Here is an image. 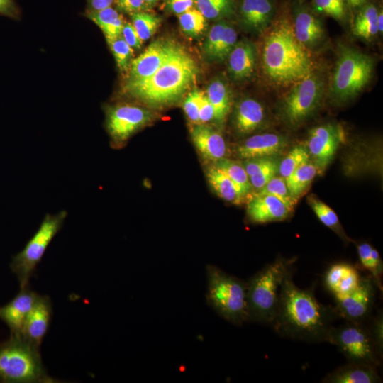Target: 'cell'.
Returning a JSON list of instances; mask_svg holds the SVG:
<instances>
[{
    "label": "cell",
    "mask_w": 383,
    "mask_h": 383,
    "mask_svg": "<svg viewBox=\"0 0 383 383\" xmlns=\"http://www.w3.org/2000/svg\"><path fill=\"white\" fill-rule=\"evenodd\" d=\"M52 316V307L50 297L39 294L21 335L33 345L40 348L49 330Z\"/></svg>",
    "instance_id": "e0dca14e"
},
{
    "label": "cell",
    "mask_w": 383,
    "mask_h": 383,
    "mask_svg": "<svg viewBox=\"0 0 383 383\" xmlns=\"http://www.w3.org/2000/svg\"><path fill=\"white\" fill-rule=\"evenodd\" d=\"M362 275L360 269L350 263L340 262L331 265L325 272L323 284L333 296L346 295L359 284Z\"/></svg>",
    "instance_id": "ac0fdd59"
},
{
    "label": "cell",
    "mask_w": 383,
    "mask_h": 383,
    "mask_svg": "<svg viewBox=\"0 0 383 383\" xmlns=\"http://www.w3.org/2000/svg\"><path fill=\"white\" fill-rule=\"evenodd\" d=\"M167 3L169 9L179 15L193 8L195 1L194 0H167Z\"/></svg>",
    "instance_id": "f907efd6"
},
{
    "label": "cell",
    "mask_w": 383,
    "mask_h": 383,
    "mask_svg": "<svg viewBox=\"0 0 383 383\" xmlns=\"http://www.w3.org/2000/svg\"><path fill=\"white\" fill-rule=\"evenodd\" d=\"M279 162H276L272 165L265 167L259 172L249 177L252 189L257 191L260 190L278 172Z\"/></svg>",
    "instance_id": "f6af8a7d"
},
{
    "label": "cell",
    "mask_w": 383,
    "mask_h": 383,
    "mask_svg": "<svg viewBox=\"0 0 383 383\" xmlns=\"http://www.w3.org/2000/svg\"><path fill=\"white\" fill-rule=\"evenodd\" d=\"M213 119H215L214 108L204 94L199 106V121L204 123Z\"/></svg>",
    "instance_id": "681fc988"
},
{
    "label": "cell",
    "mask_w": 383,
    "mask_h": 383,
    "mask_svg": "<svg viewBox=\"0 0 383 383\" xmlns=\"http://www.w3.org/2000/svg\"><path fill=\"white\" fill-rule=\"evenodd\" d=\"M263 70L277 85H292L313 72L310 55L296 39L292 25L282 20L265 38L262 49Z\"/></svg>",
    "instance_id": "3957f363"
},
{
    "label": "cell",
    "mask_w": 383,
    "mask_h": 383,
    "mask_svg": "<svg viewBox=\"0 0 383 383\" xmlns=\"http://www.w3.org/2000/svg\"><path fill=\"white\" fill-rule=\"evenodd\" d=\"M290 266V261L277 259L246 282L248 321L271 324L277 309L281 284L292 270Z\"/></svg>",
    "instance_id": "5b68a950"
},
{
    "label": "cell",
    "mask_w": 383,
    "mask_h": 383,
    "mask_svg": "<svg viewBox=\"0 0 383 383\" xmlns=\"http://www.w3.org/2000/svg\"><path fill=\"white\" fill-rule=\"evenodd\" d=\"M265 119L263 106L255 99H243L235 106L233 124L240 134H249L257 131L264 124Z\"/></svg>",
    "instance_id": "603a6c76"
},
{
    "label": "cell",
    "mask_w": 383,
    "mask_h": 383,
    "mask_svg": "<svg viewBox=\"0 0 383 383\" xmlns=\"http://www.w3.org/2000/svg\"><path fill=\"white\" fill-rule=\"evenodd\" d=\"M114 3L119 11L130 15L145 11L149 8L144 0H115Z\"/></svg>",
    "instance_id": "7dc6e473"
},
{
    "label": "cell",
    "mask_w": 383,
    "mask_h": 383,
    "mask_svg": "<svg viewBox=\"0 0 383 383\" xmlns=\"http://www.w3.org/2000/svg\"><path fill=\"white\" fill-rule=\"evenodd\" d=\"M237 33L235 28L227 23L221 41L214 52L213 60L223 61L237 43Z\"/></svg>",
    "instance_id": "60d3db41"
},
{
    "label": "cell",
    "mask_w": 383,
    "mask_h": 383,
    "mask_svg": "<svg viewBox=\"0 0 383 383\" xmlns=\"http://www.w3.org/2000/svg\"><path fill=\"white\" fill-rule=\"evenodd\" d=\"M287 145V139L284 136L273 133H265L246 139L237 147L236 154L242 160L275 156Z\"/></svg>",
    "instance_id": "d6986e66"
},
{
    "label": "cell",
    "mask_w": 383,
    "mask_h": 383,
    "mask_svg": "<svg viewBox=\"0 0 383 383\" xmlns=\"http://www.w3.org/2000/svg\"><path fill=\"white\" fill-rule=\"evenodd\" d=\"M198 65L187 50L177 44L174 49L150 77L125 84V94L152 106H163L178 100L194 84Z\"/></svg>",
    "instance_id": "7a4b0ae2"
},
{
    "label": "cell",
    "mask_w": 383,
    "mask_h": 383,
    "mask_svg": "<svg viewBox=\"0 0 383 383\" xmlns=\"http://www.w3.org/2000/svg\"><path fill=\"white\" fill-rule=\"evenodd\" d=\"M293 206L268 194H256L249 201L247 213L254 223H265L286 219Z\"/></svg>",
    "instance_id": "9a60e30c"
},
{
    "label": "cell",
    "mask_w": 383,
    "mask_h": 383,
    "mask_svg": "<svg viewBox=\"0 0 383 383\" xmlns=\"http://www.w3.org/2000/svg\"><path fill=\"white\" fill-rule=\"evenodd\" d=\"M317 12L337 20H343L346 16L345 0H313Z\"/></svg>",
    "instance_id": "ab89813d"
},
{
    "label": "cell",
    "mask_w": 383,
    "mask_h": 383,
    "mask_svg": "<svg viewBox=\"0 0 383 383\" xmlns=\"http://www.w3.org/2000/svg\"><path fill=\"white\" fill-rule=\"evenodd\" d=\"M227 23L223 21H218L213 25L209 31L203 45V50L204 53L211 59L213 58Z\"/></svg>",
    "instance_id": "b9f144b4"
},
{
    "label": "cell",
    "mask_w": 383,
    "mask_h": 383,
    "mask_svg": "<svg viewBox=\"0 0 383 383\" xmlns=\"http://www.w3.org/2000/svg\"><path fill=\"white\" fill-rule=\"evenodd\" d=\"M206 301L220 316L241 326L248 321L246 282L213 265L206 268Z\"/></svg>",
    "instance_id": "8992f818"
},
{
    "label": "cell",
    "mask_w": 383,
    "mask_h": 383,
    "mask_svg": "<svg viewBox=\"0 0 383 383\" xmlns=\"http://www.w3.org/2000/svg\"><path fill=\"white\" fill-rule=\"evenodd\" d=\"M145 3L148 4L149 7H150L152 5L155 4L156 2H157L159 0H144Z\"/></svg>",
    "instance_id": "9f6ffc18"
},
{
    "label": "cell",
    "mask_w": 383,
    "mask_h": 383,
    "mask_svg": "<svg viewBox=\"0 0 383 383\" xmlns=\"http://www.w3.org/2000/svg\"><path fill=\"white\" fill-rule=\"evenodd\" d=\"M0 14L11 18L18 16V10L13 0H0Z\"/></svg>",
    "instance_id": "816d5d0a"
},
{
    "label": "cell",
    "mask_w": 383,
    "mask_h": 383,
    "mask_svg": "<svg viewBox=\"0 0 383 383\" xmlns=\"http://www.w3.org/2000/svg\"><path fill=\"white\" fill-rule=\"evenodd\" d=\"M214 166L221 170L237 185L245 196L250 193L252 189L242 163L224 157L215 162Z\"/></svg>",
    "instance_id": "d6a6232c"
},
{
    "label": "cell",
    "mask_w": 383,
    "mask_h": 383,
    "mask_svg": "<svg viewBox=\"0 0 383 383\" xmlns=\"http://www.w3.org/2000/svg\"><path fill=\"white\" fill-rule=\"evenodd\" d=\"M348 4L353 9L360 8L365 5L367 0H346Z\"/></svg>",
    "instance_id": "db71d44e"
},
{
    "label": "cell",
    "mask_w": 383,
    "mask_h": 383,
    "mask_svg": "<svg viewBox=\"0 0 383 383\" xmlns=\"http://www.w3.org/2000/svg\"><path fill=\"white\" fill-rule=\"evenodd\" d=\"M343 139V130L336 123L318 126L309 131L306 148L319 172L331 163Z\"/></svg>",
    "instance_id": "4fadbf2b"
},
{
    "label": "cell",
    "mask_w": 383,
    "mask_h": 383,
    "mask_svg": "<svg viewBox=\"0 0 383 383\" xmlns=\"http://www.w3.org/2000/svg\"><path fill=\"white\" fill-rule=\"evenodd\" d=\"M357 250L360 267L373 279L379 291L382 293L383 263L379 252L366 242L358 244Z\"/></svg>",
    "instance_id": "83f0119b"
},
{
    "label": "cell",
    "mask_w": 383,
    "mask_h": 383,
    "mask_svg": "<svg viewBox=\"0 0 383 383\" xmlns=\"http://www.w3.org/2000/svg\"><path fill=\"white\" fill-rule=\"evenodd\" d=\"M204 94L199 89H194L186 96L183 109L188 118L194 123L199 121V106Z\"/></svg>",
    "instance_id": "7bdbcfd3"
},
{
    "label": "cell",
    "mask_w": 383,
    "mask_h": 383,
    "mask_svg": "<svg viewBox=\"0 0 383 383\" xmlns=\"http://www.w3.org/2000/svg\"><path fill=\"white\" fill-rule=\"evenodd\" d=\"M107 43L118 68L121 72H128L133 56V48L124 40L121 35Z\"/></svg>",
    "instance_id": "74e56055"
},
{
    "label": "cell",
    "mask_w": 383,
    "mask_h": 383,
    "mask_svg": "<svg viewBox=\"0 0 383 383\" xmlns=\"http://www.w3.org/2000/svg\"><path fill=\"white\" fill-rule=\"evenodd\" d=\"M115 0H88L89 11H100L111 6Z\"/></svg>",
    "instance_id": "f5cc1de1"
},
{
    "label": "cell",
    "mask_w": 383,
    "mask_h": 383,
    "mask_svg": "<svg viewBox=\"0 0 383 383\" xmlns=\"http://www.w3.org/2000/svg\"><path fill=\"white\" fill-rule=\"evenodd\" d=\"M308 203L323 224L333 230L345 242L350 241L344 232L337 214L330 206L313 195L309 196Z\"/></svg>",
    "instance_id": "1f68e13d"
},
{
    "label": "cell",
    "mask_w": 383,
    "mask_h": 383,
    "mask_svg": "<svg viewBox=\"0 0 383 383\" xmlns=\"http://www.w3.org/2000/svg\"><path fill=\"white\" fill-rule=\"evenodd\" d=\"M206 96L215 111V120L223 121L230 111V92L226 84L220 79L213 80L207 87Z\"/></svg>",
    "instance_id": "f546056e"
},
{
    "label": "cell",
    "mask_w": 383,
    "mask_h": 383,
    "mask_svg": "<svg viewBox=\"0 0 383 383\" xmlns=\"http://www.w3.org/2000/svg\"><path fill=\"white\" fill-rule=\"evenodd\" d=\"M0 381L9 383H55L43 364L39 348L21 335L0 343Z\"/></svg>",
    "instance_id": "277c9868"
},
{
    "label": "cell",
    "mask_w": 383,
    "mask_h": 383,
    "mask_svg": "<svg viewBox=\"0 0 383 383\" xmlns=\"http://www.w3.org/2000/svg\"><path fill=\"white\" fill-rule=\"evenodd\" d=\"M197 9L206 19L219 20L235 11L234 0H194Z\"/></svg>",
    "instance_id": "836d02e7"
},
{
    "label": "cell",
    "mask_w": 383,
    "mask_h": 383,
    "mask_svg": "<svg viewBox=\"0 0 383 383\" xmlns=\"http://www.w3.org/2000/svg\"><path fill=\"white\" fill-rule=\"evenodd\" d=\"M131 18L132 25L143 42L155 34L161 23L160 17L146 11L133 13Z\"/></svg>",
    "instance_id": "e575fe53"
},
{
    "label": "cell",
    "mask_w": 383,
    "mask_h": 383,
    "mask_svg": "<svg viewBox=\"0 0 383 383\" xmlns=\"http://www.w3.org/2000/svg\"><path fill=\"white\" fill-rule=\"evenodd\" d=\"M274 156L255 157L244 160L242 165L245 168L246 173L249 177L262 170L265 167L277 162V160L274 158Z\"/></svg>",
    "instance_id": "bcb514c9"
},
{
    "label": "cell",
    "mask_w": 383,
    "mask_h": 383,
    "mask_svg": "<svg viewBox=\"0 0 383 383\" xmlns=\"http://www.w3.org/2000/svg\"><path fill=\"white\" fill-rule=\"evenodd\" d=\"M335 317L334 309L321 304L313 289H301L294 284L291 270L281 284L270 325L284 338L306 343L327 342Z\"/></svg>",
    "instance_id": "6da1fadb"
},
{
    "label": "cell",
    "mask_w": 383,
    "mask_h": 383,
    "mask_svg": "<svg viewBox=\"0 0 383 383\" xmlns=\"http://www.w3.org/2000/svg\"><path fill=\"white\" fill-rule=\"evenodd\" d=\"M151 118V113L143 107L117 104L106 109V127L113 143L119 146L149 123Z\"/></svg>",
    "instance_id": "7c38bea8"
},
{
    "label": "cell",
    "mask_w": 383,
    "mask_h": 383,
    "mask_svg": "<svg viewBox=\"0 0 383 383\" xmlns=\"http://www.w3.org/2000/svg\"><path fill=\"white\" fill-rule=\"evenodd\" d=\"M257 194H268L275 196L292 206L296 202L290 192L286 179L282 177H273Z\"/></svg>",
    "instance_id": "f35d334b"
},
{
    "label": "cell",
    "mask_w": 383,
    "mask_h": 383,
    "mask_svg": "<svg viewBox=\"0 0 383 383\" xmlns=\"http://www.w3.org/2000/svg\"><path fill=\"white\" fill-rule=\"evenodd\" d=\"M38 295L27 286L21 288L20 292L8 304L0 306V319L8 326L11 334L21 335Z\"/></svg>",
    "instance_id": "2e32d148"
},
{
    "label": "cell",
    "mask_w": 383,
    "mask_h": 383,
    "mask_svg": "<svg viewBox=\"0 0 383 383\" xmlns=\"http://www.w3.org/2000/svg\"><path fill=\"white\" fill-rule=\"evenodd\" d=\"M239 15L244 27L260 32L271 23L274 15V6L270 0H242Z\"/></svg>",
    "instance_id": "44dd1931"
},
{
    "label": "cell",
    "mask_w": 383,
    "mask_h": 383,
    "mask_svg": "<svg viewBox=\"0 0 383 383\" xmlns=\"http://www.w3.org/2000/svg\"><path fill=\"white\" fill-rule=\"evenodd\" d=\"M309 157L306 147L304 145L294 147L279 162L278 167L279 176L286 179L299 167L309 161Z\"/></svg>",
    "instance_id": "8d00e7d4"
},
{
    "label": "cell",
    "mask_w": 383,
    "mask_h": 383,
    "mask_svg": "<svg viewBox=\"0 0 383 383\" xmlns=\"http://www.w3.org/2000/svg\"><path fill=\"white\" fill-rule=\"evenodd\" d=\"M327 342L335 345L348 362L379 368L382 355L379 352L366 323L347 321L331 328Z\"/></svg>",
    "instance_id": "9c48e42d"
},
{
    "label": "cell",
    "mask_w": 383,
    "mask_h": 383,
    "mask_svg": "<svg viewBox=\"0 0 383 383\" xmlns=\"http://www.w3.org/2000/svg\"><path fill=\"white\" fill-rule=\"evenodd\" d=\"M177 44L165 38L153 41L143 52L132 60L125 84L140 82L152 76L165 62Z\"/></svg>",
    "instance_id": "5bb4252c"
},
{
    "label": "cell",
    "mask_w": 383,
    "mask_h": 383,
    "mask_svg": "<svg viewBox=\"0 0 383 383\" xmlns=\"http://www.w3.org/2000/svg\"><path fill=\"white\" fill-rule=\"evenodd\" d=\"M360 8L353 23V33L359 38L370 40L379 33L378 10L372 4L363 5Z\"/></svg>",
    "instance_id": "f1b7e54d"
},
{
    "label": "cell",
    "mask_w": 383,
    "mask_h": 383,
    "mask_svg": "<svg viewBox=\"0 0 383 383\" xmlns=\"http://www.w3.org/2000/svg\"><path fill=\"white\" fill-rule=\"evenodd\" d=\"M227 59L228 72L234 79L239 81L248 79L252 76L256 66V48L250 41H239Z\"/></svg>",
    "instance_id": "7402d4cb"
},
{
    "label": "cell",
    "mask_w": 383,
    "mask_h": 383,
    "mask_svg": "<svg viewBox=\"0 0 383 383\" xmlns=\"http://www.w3.org/2000/svg\"><path fill=\"white\" fill-rule=\"evenodd\" d=\"M366 323L379 352L382 355L383 316L382 310H379L375 316L372 315Z\"/></svg>",
    "instance_id": "ee69618b"
},
{
    "label": "cell",
    "mask_w": 383,
    "mask_h": 383,
    "mask_svg": "<svg viewBox=\"0 0 383 383\" xmlns=\"http://www.w3.org/2000/svg\"><path fill=\"white\" fill-rule=\"evenodd\" d=\"M121 36L132 48L137 50L141 48L143 42L139 38L131 23L125 21L121 31Z\"/></svg>",
    "instance_id": "c3c4849f"
},
{
    "label": "cell",
    "mask_w": 383,
    "mask_h": 383,
    "mask_svg": "<svg viewBox=\"0 0 383 383\" xmlns=\"http://www.w3.org/2000/svg\"><path fill=\"white\" fill-rule=\"evenodd\" d=\"M379 382H381V378L377 367L351 362L335 369L322 380L324 383H377Z\"/></svg>",
    "instance_id": "d4e9b609"
},
{
    "label": "cell",
    "mask_w": 383,
    "mask_h": 383,
    "mask_svg": "<svg viewBox=\"0 0 383 383\" xmlns=\"http://www.w3.org/2000/svg\"><path fill=\"white\" fill-rule=\"evenodd\" d=\"M206 177L210 186L219 197L233 204L243 201L245 196L221 170L213 165L208 170Z\"/></svg>",
    "instance_id": "4316f807"
},
{
    "label": "cell",
    "mask_w": 383,
    "mask_h": 383,
    "mask_svg": "<svg viewBox=\"0 0 383 383\" xmlns=\"http://www.w3.org/2000/svg\"><path fill=\"white\" fill-rule=\"evenodd\" d=\"M86 14L101 30L107 42L121 35L125 21L122 15L113 7L100 11L88 10Z\"/></svg>",
    "instance_id": "484cf974"
},
{
    "label": "cell",
    "mask_w": 383,
    "mask_h": 383,
    "mask_svg": "<svg viewBox=\"0 0 383 383\" xmlns=\"http://www.w3.org/2000/svg\"><path fill=\"white\" fill-rule=\"evenodd\" d=\"M67 216L66 211H61L54 215L47 213L23 249L13 257L10 267L16 275L21 288L28 286L30 278L50 243L62 228Z\"/></svg>",
    "instance_id": "ba28073f"
},
{
    "label": "cell",
    "mask_w": 383,
    "mask_h": 383,
    "mask_svg": "<svg viewBox=\"0 0 383 383\" xmlns=\"http://www.w3.org/2000/svg\"><path fill=\"white\" fill-rule=\"evenodd\" d=\"M383 13L382 10L378 11L377 15V28L379 33H382L383 30Z\"/></svg>",
    "instance_id": "11a10c76"
},
{
    "label": "cell",
    "mask_w": 383,
    "mask_h": 383,
    "mask_svg": "<svg viewBox=\"0 0 383 383\" xmlns=\"http://www.w3.org/2000/svg\"><path fill=\"white\" fill-rule=\"evenodd\" d=\"M324 91L323 77L313 71L292 84L280 106L283 121L292 127L301 125L320 106Z\"/></svg>",
    "instance_id": "30bf717a"
},
{
    "label": "cell",
    "mask_w": 383,
    "mask_h": 383,
    "mask_svg": "<svg viewBox=\"0 0 383 383\" xmlns=\"http://www.w3.org/2000/svg\"><path fill=\"white\" fill-rule=\"evenodd\" d=\"M374 66L370 55L352 47L340 48L331 79L332 98L345 102L356 96L370 82Z\"/></svg>",
    "instance_id": "52a82bcc"
},
{
    "label": "cell",
    "mask_w": 383,
    "mask_h": 383,
    "mask_svg": "<svg viewBox=\"0 0 383 383\" xmlns=\"http://www.w3.org/2000/svg\"><path fill=\"white\" fill-rule=\"evenodd\" d=\"M182 31L187 35L197 37L206 29V19L196 9L192 8L178 15Z\"/></svg>",
    "instance_id": "d590c367"
},
{
    "label": "cell",
    "mask_w": 383,
    "mask_h": 383,
    "mask_svg": "<svg viewBox=\"0 0 383 383\" xmlns=\"http://www.w3.org/2000/svg\"><path fill=\"white\" fill-rule=\"evenodd\" d=\"M293 29L297 40L305 48L318 46L325 37L321 22L304 9L300 8L296 11Z\"/></svg>",
    "instance_id": "cb8c5ba5"
},
{
    "label": "cell",
    "mask_w": 383,
    "mask_h": 383,
    "mask_svg": "<svg viewBox=\"0 0 383 383\" xmlns=\"http://www.w3.org/2000/svg\"><path fill=\"white\" fill-rule=\"evenodd\" d=\"M191 136L195 147L205 158L214 162L224 158L226 145L219 131L206 125L197 124L192 128Z\"/></svg>",
    "instance_id": "ffe728a7"
},
{
    "label": "cell",
    "mask_w": 383,
    "mask_h": 383,
    "mask_svg": "<svg viewBox=\"0 0 383 383\" xmlns=\"http://www.w3.org/2000/svg\"><path fill=\"white\" fill-rule=\"evenodd\" d=\"M318 170L309 161L295 170L287 179V184L291 194L298 198L312 182Z\"/></svg>",
    "instance_id": "4dcf8cb0"
},
{
    "label": "cell",
    "mask_w": 383,
    "mask_h": 383,
    "mask_svg": "<svg viewBox=\"0 0 383 383\" xmlns=\"http://www.w3.org/2000/svg\"><path fill=\"white\" fill-rule=\"evenodd\" d=\"M377 290L379 289L373 279L368 274L362 275L353 291L334 298L337 316L347 321L366 323L373 315Z\"/></svg>",
    "instance_id": "8fae6325"
}]
</instances>
